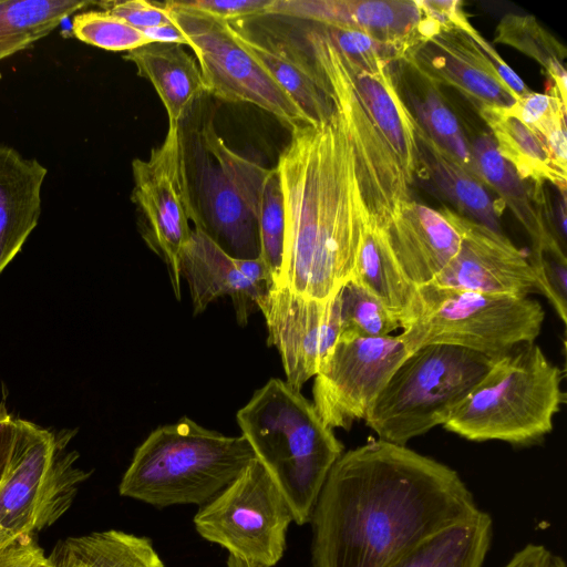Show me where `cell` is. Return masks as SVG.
I'll list each match as a JSON object with an SVG mask.
<instances>
[{"label": "cell", "mask_w": 567, "mask_h": 567, "mask_svg": "<svg viewBox=\"0 0 567 567\" xmlns=\"http://www.w3.org/2000/svg\"><path fill=\"white\" fill-rule=\"evenodd\" d=\"M480 511L454 468L372 439L343 452L327 476L309 522L311 564L388 567Z\"/></svg>", "instance_id": "obj_1"}, {"label": "cell", "mask_w": 567, "mask_h": 567, "mask_svg": "<svg viewBox=\"0 0 567 567\" xmlns=\"http://www.w3.org/2000/svg\"><path fill=\"white\" fill-rule=\"evenodd\" d=\"M255 458L243 435L227 436L184 416L150 433L135 450L118 492L155 507H200Z\"/></svg>", "instance_id": "obj_4"}, {"label": "cell", "mask_w": 567, "mask_h": 567, "mask_svg": "<svg viewBox=\"0 0 567 567\" xmlns=\"http://www.w3.org/2000/svg\"><path fill=\"white\" fill-rule=\"evenodd\" d=\"M494 42L515 48L537 61L546 71L549 85L567 104L566 48L533 16L508 13L498 22Z\"/></svg>", "instance_id": "obj_32"}, {"label": "cell", "mask_w": 567, "mask_h": 567, "mask_svg": "<svg viewBox=\"0 0 567 567\" xmlns=\"http://www.w3.org/2000/svg\"><path fill=\"white\" fill-rule=\"evenodd\" d=\"M341 56L359 100L412 185L415 177L425 173L416 140L417 121L399 94L390 64L381 61L363 64L343 53Z\"/></svg>", "instance_id": "obj_22"}, {"label": "cell", "mask_w": 567, "mask_h": 567, "mask_svg": "<svg viewBox=\"0 0 567 567\" xmlns=\"http://www.w3.org/2000/svg\"><path fill=\"white\" fill-rule=\"evenodd\" d=\"M395 261L416 287L431 284L455 255L460 233L449 207L411 200L380 228Z\"/></svg>", "instance_id": "obj_20"}, {"label": "cell", "mask_w": 567, "mask_h": 567, "mask_svg": "<svg viewBox=\"0 0 567 567\" xmlns=\"http://www.w3.org/2000/svg\"><path fill=\"white\" fill-rule=\"evenodd\" d=\"M203 229L229 256L259 257L258 216L268 169L227 146L212 122L197 133L194 148Z\"/></svg>", "instance_id": "obj_9"}, {"label": "cell", "mask_w": 567, "mask_h": 567, "mask_svg": "<svg viewBox=\"0 0 567 567\" xmlns=\"http://www.w3.org/2000/svg\"><path fill=\"white\" fill-rule=\"evenodd\" d=\"M0 567H53L33 536H23L0 549Z\"/></svg>", "instance_id": "obj_41"}, {"label": "cell", "mask_w": 567, "mask_h": 567, "mask_svg": "<svg viewBox=\"0 0 567 567\" xmlns=\"http://www.w3.org/2000/svg\"><path fill=\"white\" fill-rule=\"evenodd\" d=\"M405 62L430 84L452 86L478 107H509L518 99L481 47L457 29H441L413 48Z\"/></svg>", "instance_id": "obj_19"}, {"label": "cell", "mask_w": 567, "mask_h": 567, "mask_svg": "<svg viewBox=\"0 0 567 567\" xmlns=\"http://www.w3.org/2000/svg\"><path fill=\"white\" fill-rule=\"evenodd\" d=\"M419 123L425 132L447 152L463 168L480 182L478 171L462 127L435 90H430L423 99L413 102Z\"/></svg>", "instance_id": "obj_34"}, {"label": "cell", "mask_w": 567, "mask_h": 567, "mask_svg": "<svg viewBox=\"0 0 567 567\" xmlns=\"http://www.w3.org/2000/svg\"><path fill=\"white\" fill-rule=\"evenodd\" d=\"M309 53L323 75L346 130L369 217L384 227L412 199L411 184L384 136L359 100L340 51L321 28L306 34Z\"/></svg>", "instance_id": "obj_11"}, {"label": "cell", "mask_w": 567, "mask_h": 567, "mask_svg": "<svg viewBox=\"0 0 567 567\" xmlns=\"http://www.w3.org/2000/svg\"><path fill=\"white\" fill-rule=\"evenodd\" d=\"M227 567H256V566L249 565V564L241 561L237 558L228 556Z\"/></svg>", "instance_id": "obj_47"}, {"label": "cell", "mask_w": 567, "mask_h": 567, "mask_svg": "<svg viewBox=\"0 0 567 567\" xmlns=\"http://www.w3.org/2000/svg\"><path fill=\"white\" fill-rule=\"evenodd\" d=\"M481 183L492 187L508 207L532 239V254H554L566 257L545 198L536 199L532 187L523 181L498 153L493 137L481 134L472 144Z\"/></svg>", "instance_id": "obj_24"}, {"label": "cell", "mask_w": 567, "mask_h": 567, "mask_svg": "<svg viewBox=\"0 0 567 567\" xmlns=\"http://www.w3.org/2000/svg\"><path fill=\"white\" fill-rule=\"evenodd\" d=\"M95 4H97L101 10L109 11L122 18L141 31L171 24L173 22L164 3H155L146 0H125L102 1Z\"/></svg>", "instance_id": "obj_38"}, {"label": "cell", "mask_w": 567, "mask_h": 567, "mask_svg": "<svg viewBox=\"0 0 567 567\" xmlns=\"http://www.w3.org/2000/svg\"><path fill=\"white\" fill-rule=\"evenodd\" d=\"M74 37L109 51H132L153 43L143 31L105 10H85L73 16Z\"/></svg>", "instance_id": "obj_35"}, {"label": "cell", "mask_w": 567, "mask_h": 567, "mask_svg": "<svg viewBox=\"0 0 567 567\" xmlns=\"http://www.w3.org/2000/svg\"><path fill=\"white\" fill-rule=\"evenodd\" d=\"M336 48L348 58L360 63L385 62L391 64L404 60L409 51L395 43L381 41L363 32L320 27Z\"/></svg>", "instance_id": "obj_37"}, {"label": "cell", "mask_w": 567, "mask_h": 567, "mask_svg": "<svg viewBox=\"0 0 567 567\" xmlns=\"http://www.w3.org/2000/svg\"><path fill=\"white\" fill-rule=\"evenodd\" d=\"M17 422L12 455L0 483V549L53 525L91 475L75 465V451H65L70 437Z\"/></svg>", "instance_id": "obj_8"}, {"label": "cell", "mask_w": 567, "mask_h": 567, "mask_svg": "<svg viewBox=\"0 0 567 567\" xmlns=\"http://www.w3.org/2000/svg\"><path fill=\"white\" fill-rule=\"evenodd\" d=\"M259 257L267 266L275 287L280 286L284 258V200L276 168L269 176L258 216Z\"/></svg>", "instance_id": "obj_36"}, {"label": "cell", "mask_w": 567, "mask_h": 567, "mask_svg": "<svg viewBox=\"0 0 567 567\" xmlns=\"http://www.w3.org/2000/svg\"><path fill=\"white\" fill-rule=\"evenodd\" d=\"M123 58L152 83L167 112L168 125L181 126L205 93L196 59L181 44L157 42L128 51Z\"/></svg>", "instance_id": "obj_25"}, {"label": "cell", "mask_w": 567, "mask_h": 567, "mask_svg": "<svg viewBox=\"0 0 567 567\" xmlns=\"http://www.w3.org/2000/svg\"><path fill=\"white\" fill-rule=\"evenodd\" d=\"M272 0H187L174 4L196 10L227 22L267 14Z\"/></svg>", "instance_id": "obj_39"}, {"label": "cell", "mask_w": 567, "mask_h": 567, "mask_svg": "<svg viewBox=\"0 0 567 567\" xmlns=\"http://www.w3.org/2000/svg\"><path fill=\"white\" fill-rule=\"evenodd\" d=\"M229 23L238 42L297 102L311 124L330 118L334 106L329 87L309 52L286 35Z\"/></svg>", "instance_id": "obj_21"}, {"label": "cell", "mask_w": 567, "mask_h": 567, "mask_svg": "<svg viewBox=\"0 0 567 567\" xmlns=\"http://www.w3.org/2000/svg\"><path fill=\"white\" fill-rule=\"evenodd\" d=\"M267 14L363 32L409 52L442 29L417 0H272Z\"/></svg>", "instance_id": "obj_17"}, {"label": "cell", "mask_w": 567, "mask_h": 567, "mask_svg": "<svg viewBox=\"0 0 567 567\" xmlns=\"http://www.w3.org/2000/svg\"><path fill=\"white\" fill-rule=\"evenodd\" d=\"M241 435L287 501L293 522H310L327 476L344 452L315 405L270 379L236 414Z\"/></svg>", "instance_id": "obj_3"}, {"label": "cell", "mask_w": 567, "mask_h": 567, "mask_svg": "<svg viewBox=\"0 0 567 567\" xmlns=\"http://www.w3.org/2000/svg\"><path fill=\"white\" fill-rule=\"evenodd\" d=\"M467 34L485 52V54L491 60L498 76L511 89L513 93L520 97L530 92V90L524 83V81L507 65V63L497 53L493 44L485 40L484 37H482L475 28L471 32H467Z\"/></svg>", "instance_id": "obj_44"}, {"label": "cell", "mask_w": 567, "mask_h": 567, "mask_svg": "<svg viewBox=\"0 0 567 567\" xmlns=\"http://www.w3.org/2000/svg\"><path fill=\"white\" fill-rule=\"evenodd\" d=\"M268 329V344L277 348L286 382L296 391L315 377L341 332L338 292L318 300L272 287L258 301Z\"/></svg>", "instance_id": "obj_15"}, {"label": "cell", "mask_w": 567, "mask_h": 567, "mask_svg": "<svg viewBox=\"0 0 567 567\" xmlns=\"http://www.w3.org/2000/svg\"><path fill=\"white\" fill-rule=\"evenodd\" d=\"M350 279L377 297L400 321L401 330L411 321L417 287L404 275L381 229L370 217L363 227Z\"/></svg>", "instance_id": "obj_26"}, {"label": "cell", "mask_w": 567, "mask_h": 567, "mask_svg": "<svg viewBox=\"0 0 567 567\" xmlns=\"http://www.w3.org/2000/svg\"><path fill=\"white\" fill-rule=\"evenodd\" d=\"M409 353L400 334L339 337L315 375L312 388V403L323 423L332 430H349L355 421L364 420Z\"/></svg>", "instance_id": "obj_14"}, {"label": "cell", "mask_w": 567, "mask_h": 567, "mask_svg": "<svg viewBox=\"0 0 567 567\" xmlns=\"http://www.w3.org/2000/svg\"><path fill=\"white\" fill-rule=\"evenodd\" d=\"M291 522L287 501L257 458L194 516L203 538L256 567H272L282 558Z\"/></svg>", "instance_id": "obj_10"}, {"label": "cell", "mask_w": 567, "mask_h": 567, "mask_svg": "<svg viewBox=\"0 0 567 567\" xmlns=\"http://www.w3.org/2000/svg\"><path fill=\"white\" fill-rule=\"evenodd\" d=\"M458 229V247L431 285L456 290L516 298L539 293L529 257L502 231L450 209Z\"/></svg>", "instance_id": "obj_16"}, {"label": "cell", "mask_w": 567, "mask_h": 567, "mask_svg": "<svg viewBox=\"0 0 567 567\" xmlns=\"http://www.w3.org/2000/svg\"><path fill=\"white\" fill-rule=\"evenodd\" d=\"M18 422L0 403V483L7 472L17 436Z\"/></svg>", "instance_id": "obj_45"}, {"label": "cell", "mask_w": 567, "mask_h": 567, "mask_svg": "<svg viewBox=\"0 0 567 567\" xmlns=\"http://www.w3.org/2000/svg\"><path fill=\"white\" fill-rule=\"evenodd\" d=\"M545 320L530 297L485 295L425 285L417 287L411 321L400 337L410 352L429 344L464 348L496 359L535 342Z\"/></svg>", "instance_id": "obj_7"}, {"label": "cell", "mask_w": 567, "mask_h": 567, "mask_svg": "<svg viewBox=\"0 0 567 567\" xmlns=\"http://www.w3.org/2000/svg\"><path fill=\"white\" fill-rule=\"evenodd\" d=\"M49 560L53 567H165L148 537L116 529L62 539Z\"/></svg>", "instance_id": "obj_29"}, {"label": "cell", "mask_w": 567, "mask_h": 567, "mask_svg": "<svg viewBox=\"0 0 567 567\" xmlns=\"http://www.w3.org/2000/svg\"><path fill=\"white\" fill-rule=\"evenodd\" d=\"M47 173L37 158L0 144V274L38 225Z\"/></svg>", "instance_id": "obj_23"}, {"label": "cell", "mask_w": 567, "mask_h": 567, "mask_svg": "<svg viewBox=\"0 0 567 567\" xmlns=\"http://www.w3.org/2000/svg\"><path fill=\"white\" fill-rule=\"evenodd\" d=\"M425 14L435 20L442 29H457L470 32L474 29L458 0H417Z\"/></svg>", "instance_id": "obj_42"}, {"label": "cell", "mask_w": 567, "mask_h": 567, "mask_svg": "<svg viewBox=\"0 0 567 567\" xmlns=\"http://www.w3.org/2000/svg\"><path fill=\"white\" fill-rule=\"evenodd\" d=\"M416 140L425 175L456 208V213L501 231L499 218L504 205L494 202L484 185L445 152L417 122Z\"/></svg>", "instance_id": "obj_27"}, {"label": "cell", "mask_w": 567, "mask_h": 567, "mask_svg": "<svg viewBox=\"0 0 567 567\" xmlns=\"http://www.w3.org/2000/svg\"><path fill=\"white\" fill-rule=\"evenodd\" d=\"M143 32L150 40H152L153 43H176L188 47L186 38L174 22L171 24L148 29Z\"/></svg>", "instance_id": "obj_46"}, {"label": "cell", "mask_w": 567, "mask_h": 567, "mask_svg": "<svg viewBox=\"0 0 567 567\" xmlns=\"http://www.w3.org/2000/svg\"><path fill=\"white\" fill-rule=\"evenodd\" d=\"M194 51L205 93L230 103H251L290 130L311 124L297 102L235 38L231 24L209 14L164 3Z\"/></svg>", "instance_id": "obj_12"}, {"label": "cell", "mask_w": 567, "mask_h": 567, "mask_svg": "<svg viewBox=\"0 0 567 567\" xmlns=\"http://www.w3.org/2000/svg\"><path fill=\"white\" fill-rule=\"evenodd\" d=\"M131 199L138 213L140 233L166 265L173 292L181 300L179 257L200 216L192 198L181 126L168 125L163 143L147 159L132 162Z\"/></svg>", "instance_id": "obj_13"}, {"label": "cell", "mask_w": 567, "mask_h": 567, "mask_svg": "<svg viewBox=\"0 0 567 567\" xmlns=\"http://www.w3.org/2000/svg\"><path fill=\"white\" fill-rule=\"evenodd\" d=\"M95 4L83 0H0V61L47 37L69 16Z\"/></svg>", "instance_id": "obj_31"}, {"label": "cell", "mask_w": 567, "mask_h": 567, "mask_svg": "<svg viewBox=\"0 0 567 567\" xmlns=\"http://www.w3.org/2000/svg\"><path fill=\"white\" fill-rule=\"evenodd\" d=\"M493 539L485 511L429 537L388 567H483Z\"/></svg>", "instance_id": "obj_30"}, {"label": "cell", "mask_w": 567, "mask_h": 567, "mask_svg": "<svg viewBox=\"0 0 567 567\" xmlns=\"http://www.w3.org/2000/svg\"><path fill=\"white\" fill-rule=\"evenodd\" d=\"M564 375L538 344H519L493 360L443 427L472 442L538 444L566 403Z\"/></svg>", "instance_id": "obj_5"}, {"label": "cell", "mask_w": 567, "mask_h": 567, "mask_svg": "<svg viewBox=\"0 0 567 567\" xmlns=\"http://www.w3.org/2000/svg\"><path fill=\"white\" fill-rule=\"evenodd\" d=\"M492 358L447 344L410 352L364 417L379 439L406 445L444 425L489 370Z\"/></svg>", "instance_id": "obj_6"}, {"label": "cell", "mask_w": 567, "mask_h": 567, "mask_svg": "<svg viewBox=\"0 0 567 567\" xmlns=\"http://www.w3.org/2000/svg\"><path fill=\"white\" fill-rule=\"evenodd\" d=\"M478 113L493 134L496 148L523 181L535 187L545 183L566 194L567 175L554 164L540 135L524 124L508 107H478Z\"/></svg>", "instance_id": "obj_28"}, {"label": "cell", "mask_w": 567, "mask_h": 567, "mask_svg": "<svg viewBox=\"0 0 567 567\" xmlns=\"http://www.w3.org/2000/svg\"><path fill=\"white\" fill-rule=\"evenodd\" d=\"M534 131L543 138L555 166L567 175L566 110L556 111Z\"/></svg>", "instance_id": "obj_40"}, {"label": "cell", "mask_w": 567, "mask_h": 567, "mask_svg": "<svg viewBox=\"0 0 567 567\" xmlns=\"http://www.w3.org/2000/svg\"><path fill=\"white\" fill-rule=\"evenodd\" d=\"M340 337L378 338L401 330L400 321L365 288L348 280L338 291Z\"/></svg>", "instance_id": "obj_33"}, {"label": "cell", "mask_w": 567, "mask_h": 567, "mask_svg": "<svg viewBox=\"0 0 567 567\" xmlns=\"http://www.w3.org/2000/svg\"><path fill=\"white\" fill-rule=\"evenodd\" d=\"M179 275L188 285L194 315H200L215 299L229 296L241 326L259 310V299L275 287L260 257L234 258L198 227H193L181 252Z\"/></svg>", "instance_id": "obj_18"}, {"label": "cell", "mask_w": 567, "mask_h": 567, "mask_svg": "<svg viewBox=\"0 0 567 567\" xmlns=\"http://www.w3.org/2000/svg\"><path fill=\"white\" fill-rule=\"evenodd\" d=\"M290 131L275 167L285 215L279 287L328 300L351 278L369 213L337 111Z\"/></svg>", "instance_id": "obj_2"}, {"label": "cell", "mask_w": 567, "mask_h": 567, "mask_svg": "<svg viewBox=\"0 0 567 567\" xmlns=\"http://www.w3.org/2000/svg\"><path fill=\"white\" fill-rule=\"evenodd\" d=\"M503 567H567L565 559L543 544L528 543Z\"/></svg>", "instance_id": "obj_43"}]
</instances>
